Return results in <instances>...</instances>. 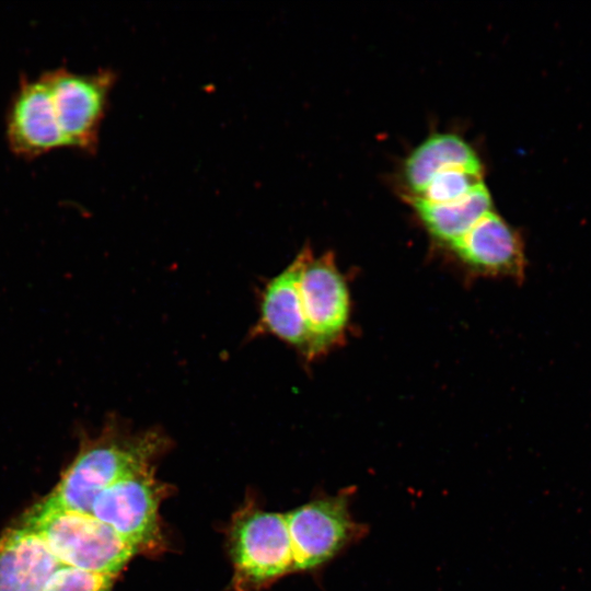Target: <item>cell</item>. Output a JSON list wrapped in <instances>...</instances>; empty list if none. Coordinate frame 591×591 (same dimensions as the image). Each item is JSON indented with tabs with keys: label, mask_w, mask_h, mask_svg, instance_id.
I'll return each instance as SVG.
<instances>
[{
	"label": "cell",
	"mask_w": 591,
	"mask_h": 591,
	"mask_svg": "<svg viewBox=\"0 0 591 591\" xmlns=\"http://www.w3.org/2000/svg\"><path fill=\"white\" fill-rule=\"evenodd\" d=\"M452 167L483 171L479 157L462 137L452 132L430 135L404 161L406 196L419 195L436 174Z\"/></svg>",
	"instance_id": "cell-12"
},
{
	"label": "cell",
	"mask_w": 591,
	"mask_h": 591,
	"mask_svg": "<svg viewBox=\"0 0 591 591\" xmlns=\"http://www.w3.org/2000/svg\"><path fill=\"white\" fill-rule=\"evenodd\" d=\"M303 248L294 259L264 287L259 316L252 335L269 334L299 350L306 357L309 335L300 298V275Z\"/></svg>",
	"instance_id": "cell-10"
},
{
	"label": "cell",
	"mask_w": 591,
	"mask_h": 591,
	"mask_svg": "<svg viewBox=\"0 0 591 591\" xmlns=\"http://www.w3.org/2000/svg\"><path fill=\"white\" fill-rule=\"evenodd\" d=\"M171 489L154 476V466L135 471L104 489L91 514L112 528L136 553L157 554L165 540L159 508Z\"/></svg>",
	"instance_id": "cell-4"
},
{
	"label": "cell",
	"mask_w": 591,
	"mask_h": 591,
	"mask_svg": "<svg viewBox=\"0 0 591 591\" xmlns=\"http://www.w3.org/2000/svg\"><path fill=\"white\" fill-rule=\"evenodd\" d=\"M300 298L309 335L305 359L313 360L345 340L350 321V293L334 254L314 256L303 247Z\"/></svg>",
	"instance_id": "cell-5"
},
{
	"label": "cell",
	"mask_w": 591,
	"mask_h": 591,
	"mask_svg": "<svg viewBox=\"0 0 591 591\" xmlns=\"http://www.w3.org/2000/svg\"><path fill=\"white\" fill-rule=\"evenodd\" d=\"M450 248L473 274L515 281L524 279L526 260L522 237L493 210Z\"/></svg>",
	"instance_id": "cell-8"
},
{
	"label": "cell",
	"mask_w": 591,
	"mask_h": 591,
	"mask_svg": "<svg viewBox=\"0 0 591 591\" xmlns=\"http://www.w3.org/2000/svg\"><path fill=\"white\" fill-rule=\"evenodd\" d=\"M59 561L32 531L18 524L0 536V591H44Z\"/></svg>",
	"instance_id": "cell-11"
},
{
	"label": "cell",
	"mask_w": 591,
	"mask_h": 591,
	"mask_svg": "<svg viewBox=\"0 0 591 591\" xmlns=\"http://www.w3.org/2000/svg\"><path fill=\"white\" fill-rule=\"evenodd\" d=\"M229 549L236 591H254L294 570L285 514L254 505L241 508L229 529Z\"/></svg>",
	"instance_id": "cell-3"
},
{
	"label": "cell",
	"mask_w": 591,
	"mask_h": 591,
	"mask_svg": "<svg viewBox=\"0 0 591 591\" xmlns=\"http://www.w3.org/2000/svg\"><path fill=\"white\" fill-rule=\"evenodd\" d=\"M169 445V438L161 430L134 432L111 419L96 437L82 440L77 456L43 499L55 507L91 514L95 498L104 489L153 465Z\"/></svg>",
	"instance_id": "cell-1"
},
{
	"label": "cell",
	"mask_w": 591,
	"mask_h": 591,
	"mask_svg": "<svg viewBox=\"0 0 591 591\" xmlns=\"http://www.w3.org/2000/svg\"><path fill=\"white\" fill-rule=\"evenodd\" d=\"M483 184V171L452 167L436 174L419 195L410 197L432 205L450 204L467 197Z\"/></svg>",
	"instance_id": "cell-14"
},
{
	"label": "cell",
	"mask_w": 591,
	"mask_h": 591,
	"mask_svg": "<svg viewBox=\"0 0 591 591\" xmlns=\"http://www.w3.org/2000/svg\"><path fill=\"white\" fill-rule=\"evenodd\" d=\"M43 76L49 90L51 116L65 148L94 152L115 82L114 72L76 73L59 68Z\"/></svg>",
	"instance_id": "cell-6"
},
{
	"label": "cell",
	"mask_w": 591,
	"mask_h": 591,
	"mask_svg": "<svg viewBox=\"0 0 591 591\" xmlns=\"http://www.w3.org/2000/svg\"><path fill=\"white\" fill-rule=\"evenodd\" d=\"M7 138L10 149L26 159L65 148L50 112L48 85L43 73L22 80L9 106Z\"/></svg>",
	"instance_id": "cell-9"
},
{
	"label": "cell",
	"mask_w": 591,
	"mask_h": 591,
	"mask_svg": "<svg viewBox=\"0 0 591 591\" xmlns=\"http://www.w3.org/2000/svg\"><path fill=\"white\" fill-rule=\"evenodd\" d=\"M35 533L59 564L117 576L136 551L112 528L90 513L66 510L44 499L16 521Z\"/></svg>",
	"instance_id": "cell-2"
},
{
	"label": "cell",
	"mask_w": 591,
	"mask_h": 591,
	"mask_svg": "<svg viewBox=\"0 0 591 591\" xmlns=\"http://www.w3.org/2000/svg\"><path fill=\"white\" fill-rule=\"evenodd\" d=\"M418 213L429 234L451 247L485 215L493 210L490 194L485 184L467 197L443 205H432L405 196Z\"/></svg>",
	"instance_id": "cell-13"
},
{
	"label": "cell",
	"mask_w": 591,
	"mask_h": 591,
	"mask_svg": "<svg viewBox=\"0 0 591 591\" xmlns=\"http://www.w3.org/2000/svg\"><path fill=\"white\" fill-rule=\"evenodd\" d=\"M350 490L312 500L285 514L294 570H312L333 559L367 533L350 512Z\"/></svg>",
	"instance_id": "cell-7"
},
{
	"label": "cell",
	"mask_w": 591,
	"mask_h": 591,
	"mask_svg": "<svg viewBox=\"0 0 591 591\" xmlns=\"http://www.w3.org/2000/svg\"><path fill=\"white\" fill-rule=\"evenodd\" d=\"M115 578L60 564L44 591H111Z\"/></svg>",
	"instance_id": "cell-15"
}]
</instances>
